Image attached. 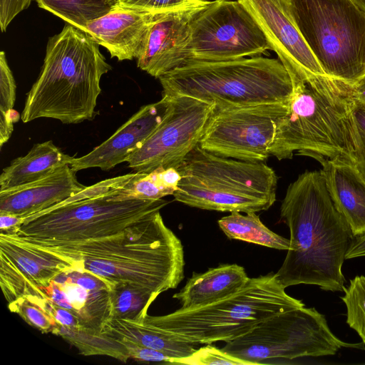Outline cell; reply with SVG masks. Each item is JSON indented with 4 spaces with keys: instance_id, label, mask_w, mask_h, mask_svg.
<instances>
[{
    "instance_id": "6da1fadb",
    "label": "cell",
    "mask_w": 365,
    "mask_h": 365,
    "mask_svg": "<svg viewBox=\"0 0 365 365\" xmlns=\"http://www.w3.org/2000/svg\"><path fill=\"white\" fill-rule=\"evenodd\" d=\"M280 215L290 232L289 248L275 273L282 285L343 291L342 265L354 236L335 207L320 170L305 171L289 185Z\"/></svg>"
},
{
    "instance_id": "7a4b0ae2",
    "label": "cell",
    "mask_w": 365,
    "mask_h": 365,
    "mask_svg": "<svg viewBox=\"0 0 365 365\" xmlns=\"http://www.w3.org/2000/svg\"><path fill=\"white\" fill-rule=\"evenodd\" d=\"M24 245L55 255L68 269L88 272L115 285H133L158 294L176 288L184 278L181 240L165 225L160 210L113 237L60 245Z\"/></svg>"
},
{
    "instance_id": "3957f363",
    "label": "cell",
    "mask_w": 365,
    "mask_h": 365,
    "mask_svg": "<svg viewBox=\"0 0 365 365\" xmlns=\"http://www.w3.org/2000/svg\"><path fill=\"white\" fill-rule=\"evenodd\" d=\"M99 46L67 23L51 37L40 74L27 93L22 121L46 118L76 124L93 120L101 77L111 69Z\"/></svg>"
},
{
    "instance_id": "277c9868",
    "label": "cell",
    "mask_w": 365,
    "mask_h": 365,
    "mask_svg": "<svg viewBox=\"0 0 365 365\" xmlns=\"http://www.w3.org/2000/svg\"><path fill=\"white\" fill-rule=\"evenodd\" d=\"M293 93L279 120L270 155H297L355 163L350 118L351 85L327 76L293 79Z\"/></svg>"
},
{
    "instance_id": "5b68a950",
    "label": "cell",
    "mask_w": 365,
    "mask_h": 365,
    "mask_svg": "<svg viewBox=\"0 0 365 365\" xmlns=\"http://www.w3.org/2000/svg\"><path fill=\"white\" fill-rule=\"evenodd\" d=\"M158 79L163 96H187L216 106L287 105L293 93L281 61L264 57L189 62Z\"/></svg>"
},
{
    "instance_id": "8992f818",
    "label": "cell",
    "mask_w": 365,
    "mask_h": 365,
    "mask_svg": "<svg viewBox=\"0 0 365 365\" xmlns=\"http://www.w3.org/2000/svg\"><path fill=\"white\" fill-rule=\"evenodd\" d=\"M302 307V301L287 294L269 272L250 278L241 289L217 302L162 316L147 314L143 320L179 340L208 344L233 340L274 314Z\"/></svg>"
},
{
    "instance_id": "52a82bcc",
    "label": "cell",
    "mask_w": 365,
    "mask_h": 365,
    "mask_svg": "<svg viewBox=\"0 0 365 365\" xmlns=\"http://www.w3.org/2000/svg\"><path fill=\"white\" fill-rule=\"evenodd\" d=\"M181 175L175 200L219 212H257L276 200L277 176L263 162L212 154L198 145L177 168Z\"/></svg>"
},
{
    "instance_id": "ba28073f",
    "label": "cell",
    "mask_w": 365,
    "mask_h": 365,
    "mask_svg": "<svg viewBox=\"0 0 365 365\" xmlns=\"http://www.w3.org/2000/svg\"><path fill=\"white\" fill-rule=\"evenodd\" d=\"M111 191L59 203L24 217L14 232L0 233L27 245L84 242L117 235L168 203L163 199L111 200Z\"/></svg>"
},
{
    "instance_id": "9c48e42d",
    "label": "cell",
    "mask_w": 365,
    "mask_h": 365,
    "mask_svg": "<svg viewBox=\"0 0 365 365\" xmlns=\"http://www.w3.org/2000/svg\"><path fill=\"white\" fill-rule=\"evenodd\" d=\"M290 16L325 74L365 76V10L353 0H287Z\"/></svg>"
},
{
    "instance_id": "30bf717a",
    "label": "cell",
    "mask_w": 365,
    "mask_h": 365,
    "mask_svg": "<svg viewBox=\"0 0 365 365\" xmlns=\"http://www.w3.org/2000/svg\"><path fill=\"white\" fill-rule=\"evenodd\" d=\"M361 344L340 340L315 308L291 309L264 320L243 336L226 342L227 354L251 365L277 364L305 356L334 355Z\"/></svg>"
},
{
    "instance_id": "8fae6325",
    "label": "cell",
    "mask_w": 365,
    "mask_h": 365,
    "mask_svg": "<svg viewBox=\"0 0 365 365\" xmlns=\"http://www.w3.org/2000/svg\"><path fill=\"white\" fill-rule=\"evenodd\" d=\"M267 50L272 49L266 35L242 3L215 0L191 22L183 65L239 59Z\"/></svg>"
},
{
    "instance_id": "7c38bea8",
    "label": "cell",
    "mask_w": 365,
    "mask_h": 365,
    "mask_svg": "<svg viewBox=\"0 0 365 365\" xmlns=\"http://www.w3.org/2000/svg\"><path fill=\"white\" fill-rule=\"evenodd\" d=\"M287 106L282 103L245 106L214 105L199 145L218 156L264 162L271 155L277 125L285 113Z\"/></svg>"
},
{
    "instance_id": "4fadbf2b",
    "label": "cell",
    "mask_w": 365,
    "mask_h": 365,
    "mask_svg": "<svg viewBox=\"0 0 365 365\" xmlns=\"http://www.w3.org/2000/svg\"><path fill=\"white\" fill-rule=\"evenodd\" d=\"M170 97L173 102L162 122L125 161L135 172L177 168L205 133L214 105L187 96Z\"/></svg>"
},
{
    "instance_id": "5bb4252c",
    "label": "cell",
    "mask_w": 365,
    "mask_h": 365,
    "mask_svg": "<svg viewBox=\"0 0 365 365\" xmlns=\"http://www.w3.org/2000/svg\"><path fill=\"white\" fill-rule=\"evenodd\" d=\"M114 287L92 273L70 269L52 279L45 294L52 304L75 317L78 329L69 331L101 333L113 317L111 291Z\"/></svg>"
},
{
    "instance_id": "9a60e30c",
    "label": "cell",
    "mask_w": 365,
    "mask_h": 365,
    "mask_svg": "<svg viewBox=\"0 0 365 365\" xmlns=\"http://www.w3.org/2000/svg\"><path fill=\"white\" fill-rule=\"evenodd\" d=\"M66 269L55 255L0 233V284L8 304L27 296L46 298L45 289Z\"/></svg>"
},
{
    "instance_id": "2e32d148",
    "label": "cell",
    "mask_w": 365,
    "mask_h": 365,
    "mask_svg": "<svg viewBox=\"0 0 365 365\" xmlns=\"http://www.w3.org/2000/svg\"><path fill=\"white\" fill-rule=\"evenodd\" d=\"M257 20L292 79L327 76L292 21L287 0H239Z\"/></svg>"
},
{
    "instance_id": "e0dca14e",
    "label": "cell",
    "mask_w": 365,
    "mask_h": 365,
    "mask_svg": "<svg viewBox=\"0 0 365 365\" xmlns=\"http://www.w3.org/2000/svg\"><path fill=\"white\" fill-rule=\"evenodd\" d=\"M210 1L196 0L176 9L160 12L152 23L137 66L159 78L185 63L191 22Z\"/></svg>"
},
{
    "instance_id": "ac0fdd59",
    "label": "cell",
    "mask_w": 365,
    "mask_h": 365,
    "mask_svg": "<svg viewBox=\"0 0 365 365\" xmlns=\"http://www.w3.org/2000/svg\"><path fill=\"white\" fill-rule=\"evenodd\" d=\"M172 102V97L162 96L159 101L142 106L109 138L88 154L73 158L70 166L76 172L93 168L108 170L125 162L162 122Z\"/></svg>"
},
{
    "instance_id": "d6986e66",
    "label": "cell",
    "mask_w": 365,
    "mask_h": 365,
    "mask_svg": "<svg viewBox=\"0 0 365 365\" xmlns=\"http://www.w3.org/2000/svg\"><path fill=\"white\" fill-rule=\"evenodd\" d=\"M157 13L118 6L87 24L82 31L105 47L118 61L138 58L145 47L150 26Z\"/></svg>"
},
{
    "instance_id": "ffe728a7",
    "label": "cell",
    "mask_w": 365,
    "mask_h": 365,
    "mask_svg": "<svg viewBox=\"0 0 365 365\" xmlns=\"http://www.w3.org/2000/svg\"><path fill=\"white\" fill-rule=\"evenodd\" d=\"M76 173L66 165L38 180L0 191V214L24 218L62 202L86 187Z\"/></svg>"
},
{
    "instance_id": "44dd1931",
    "label": "cell",
    "mask_w": 365,
    "mask_h": 365,
    "mask_svg": "<svg viewBox=\"0 0 365 365\" xmlns=\"http://www.w3.org/2000/svg\"><path fill=\"white\" fill-rule=\"evenodd\" d=\"M320 170L332 202L354 237L365 234V180L355 165L324 159Z\"/></svg>"
},
{
    "instance_id": "7402d4cb",
    "label": "cell",
    "mask_w": 365,
    "mask_h": 365,
    "mask_svg": "<svg viewBox=\"0 0 365 365\" xmlns=\"http://www.w3.org/2000/svg\"><path fill=\"white\" fill-rule=\"evenodd\" d=\"M250 279L243 267L222 264L202 273L193 272L173 297L180 302L183 309L206 305L237 292Z\"/></svg>"
},
{
    "instance_id": "603a6c76",
    "label": "cell",
    "mask_w": 365,
    "mask_h": 365,
    "mask_svg": "<svg viewBox=\"0 0 365 365\" xmlns=\"http://www.w3.org/2000/svg\"><path fill=\"white\" fill-rule=\"evenodd\" d=\"M73 157L63 153L52 140L34 144L29 153L13 160L0 175V191L24 185L70 165Z\"/></svg>"
},
{
    "instance_id": "cb8c5ba5",
    "label": "cell",
    "mask_w": 365,
    "mask_h": 365,
    "mask_svg": "<svg viewBox=\"0 0 365 365\" xmlns=\"http://www.w3.org/2000/svg\"><path fill=\"white\" fill-rule=\"evenodd\" d=\"M101 333L122 341L163 352L171 359L170 364L173 359L191 355L196 349L195 344L179 340L143 319L136 322L113 318L106 324Z\"/></svg>"
},
{
    "instance_id": "d4e9b609",
    "label": "cell",
    "mask_w": 365,
    "mask_h": 365,
    "mask_svg": "<svg viewBox=\"0 0 365 365\" xmlns=\"http://www.w3.org/2000/svg\"><path fill=\"white\" fill-rule=\"evenodd\" d=\"M181 179L175 168L158 167L148 173L135 172L134 175L119 188L109 194L111 200H160L178 190Z\"/></svg>"
},
{
    "instance_id": "484cf974",
    "label": "cell",
    "mask_w": 365,
    "mask_h": 365,
    "mask_svg": "<svg viewBox=\"0 0 365 365\" xmlns=\"http://www.w3.org/2000/svg\"><path fill=\"white\" fill-rule=\"evenodd\" d=\"M217 221L225 235L232 240L245 241L279 250H288L289 239L272 232L260 220L256 212H232Z\"/></svg>"
},
{
    "instance_id": "4316f807",
    "label": "cell",
    "mask_w": 365,
    "mask_h": 365,
    "mask_svg": "<svg viewBox=\"0 0 365 365\" xmlns=\"http://www.w3.org/2000/svg\"><path fill=\"white\" fill-rule=\"evenodd\" d=\"M36 2L38 7L81 30L119 6L118 0H36Z\"/></svg>"
},
{
    "instance_id": "83f0119b",
    "label": "cell",
    "mask_w": 365,
    "mask_h": 365,
    "mask_svg": "<svg viewBox=\"0 0 365 365\" xmlns=\"http://www.w3.org/2000/svg\"><path fill=\"white\" fill-rule=\"evenodd\" d=\"M158 295L145 288L115 284L111 291L113 318L140 322L146 317L150 304Z\"/></svg>"
},
{
    "instance_id": "f1b7e54d",
    "label": "cell",
    "mask_w": 365,
    "mask_h": 365,
    "mask_svg": "<svg viewBox=\"0 0 365 365\" xmlns=\"http://www.w3.org/2000/svg\"><path fill=\"white\" fill-rule=\"evenodd\" d=\"M8 307L41 333H53L56 327L46 298L27 296L8 304Z\"/></svg>"
},
{
    "instance_id": "f546056e",
    "label": "cell",
    "mask_w": 365,
    "mask_h": 365,
    "mask_svg": "<svg viewBox=\"0 0 365 365\" xmlns=\"http://www.w3.org/2000/svg\"><path fill=\"white\" fill-rule=\"evenodd\" d=\"M341 297L346 307V324L365 344V276L357 275L344 288Z\"/></svg>"
},
{
    "instance_id": "4dcf8cb0",
    "label": "cell",
    "mask_w": 365,
    "mask_h": 365,
    "mask_svg": "<svg viewBox=\"0 0 365 365\" xmlns=\"http://www.w3.org/2000/svg\"><path fill=\"white\" fill-rule=\"evenodd\" d=\"M171 364L190 365H251L249 362L235 357L222 349L210 345V344L195 349L188 356L173 359Z\"/></svg>"
},
{
    "instance_id": "1f68e13d",
    "label": "cell",
    "mask_w": 365,
    "mask_h": 365,
    "mask_svg": "<svg viewBox=\"0 0 365 365\" xmlns=\"http://www.w3.org/2000/svg\"><path fill=\"white\" fill-rule=\"evenodd\" d=\"M350 118L354 145L355 166L365 180V108L352 97Z\"/></svg>"
},
{
    "instance_id": "d6a6232c",
    "label": "cell",
    "mask_w": 365,
    "mask_h": 365,
    "mask_svg": "<svg viewBox=\"0 0 365 365\" xmlns=\"http://www.w3.org/2000/svg\"><path fill=\"white\" fill-rule=\"evenodd\" d=\"M16 85L9 66L6 53H0V111H7L14 108L16 101Z\"/></svg>"
},
{
    "instance_id": "836d02e7",
    "label": "cell",
    "mask_w": 365,
    "mask_h": 365,
    "mask_svg": "<svg viewBox=\"0 0 365 365\" xmlns=\"http://www.w3.org/2000/svg\"><path fill=\"white\" fill-rule=\"evenodd\" d=\"M196 0H118L119 6L143 12L157 13L188 5Z\"/></svg>"
},
{
    "instance_id": "e575fe53",
    "label": "cell",
    "mask_w": 365,
    "mask_h": 365,
    "mask_svg": "<svg viewBox=\"0 0 365 365\" xmlns=\"http://www.w3.org/2000/svg\"><path fill=\"white\" fill-rule=\"evenodd\" d=\"M120 342L125 346L129 359L145 362L170 364L171 359L163 352L131 342L122 341Z\"/></svg>"
},
{
    "instance_id": "d590c367",
    "label": "cell",
    "mask_w": 365,
    "mask_h": 365,
    "mask_svg": "<svg viewBox=\"0 0 365 365\" xmlns=\"http://www.w3.org/2000/svg\"><path fill=\"white\" fill-rule=\"evenodd\" d=\"M31 0H0V29L6 31L13 19L26 9Z\"/></svg>"
},
{
    "instance_id": "8d00e7d4",
    "label": "cell",
    "mask_w": 365,
    "mask_h": 365,
    "mask_svg": "<svg viewBox=\"0 0 365 365\" xmlns=\"http://www.w3.org/2000/svg\"><path fill=\"white\" fill-rule=\"evenodd\" d=\"M20 114L14 108L0 111V148L10 138L14 130V123L19 121Z\"/></svg>"
},
{
    "instance_id": "74e56055",
    "label": "cell",
    "mask_w": 365,
    "mask_h": 365,
    "mask_svg": "<svg viewBox=\"0 0 365 365\" xmlns=\"http://www.w3.org/2000/svg\"><path fill=\"white\" fill-rule=\"evenodd\" d=\"M23 217L11 215L0 214V232L12 233L22 223Z\"/></svg>"
},
{
    "instance_id": "f35d334b",
    "label": "cell",
    "mask_w": 365,
    "mask_h": 365,
    "mask_svg": "<svg viewBox=\"0 0 365 365\" xmlns=\"http://www.w3.org/2000/svg\"><path fill=\"white\" fill-rule=\"evenodd\" d=\"M365 257V234L354 237L345 259Z\"/></svg>"
},
{
    "instance_id": "ab89813d",
    "label": "cell",
    "mask_w": 365,
    "mask_h": 365,
    "mask_svg": "<svg viewBox=\"0 0 365 365\" xmlns=\"http://www.w3.org/2000/svg\"><path fill=\"white\" fill-rule=\"evenodd\" d=\"M351 86L353 98L365 108V76Z\"/></svg>"
},
{
    "instance_id": "60d3db41",
    "label": "cell",
    "mask_w": 365,
    "mask_h": 365,
    "mask_svg": "<svg viewBox=\"0 0 365 365\" xmlns=\"http://www.w3.org/2000/svg\"><path fill=\"white\" fill-rule=\"evenodd\" d=\"M356 4L365 10V0H353Z\"/></svg>"
}]
</instances>
